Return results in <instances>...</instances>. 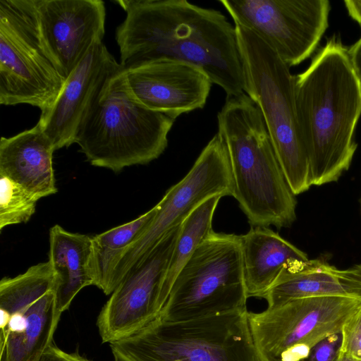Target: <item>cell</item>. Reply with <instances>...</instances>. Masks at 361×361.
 Masks as SVG:
<instances>
[{"instance_id": "cell-1", "label": "cell", "mask_w": 361, "mask_h": 361, "mask_svg": "<svg viewBox=\"0 0 361 361\" xmlns=\"http://www.w3.org/2000/svg\"><path fill=\"white\" fill-rule=\"evenodd\" d=\"M126 11L115 38L123 68L159 60L192 64L227 97L244 92L236 30L219 11L186 0H117Z\"/></svg>"}, {"instance_id": "cell-2", "label": "cell", "mask_w": 361, "mask_h": 361, "mask_svg": "<svg viewBox=\"0 0 361 361\" xmlns=\"http://www.w3.org/2000/svg\"><path fill=\"white\" fill-rule=\"evenodd\" d=\"M295 101L312 185L337 181L356 151L361 115V83L340 39L331 38L295 75Z\"/></svg>"}, {"instance_id": "cell-3", "label": "cell", "mask_w": 361, "mask_h": 361, "mask_svg": "<svg viewBox=\"0 0 361 361\" xmlns=\"http://www.w3.org/2000/svg\"><path fill=\"white\" fill-rule=\"evenodd\" d=\"M217 122L229 156L233 197L249 223L252 227L290 226L296 219L295 195L257 105L245 92L227 97Z\"/></svg>"}, {"instance_id": "cell-4", "label": "cell", "mask_w": 361, "mask_h": 361, "mask_svg": "<svg viewBox=\"0 0 361 361\" xmlns=\"http://www.w3.org/2000/svg\"><path fill=\"white\" fill-rule=\"evenodd\" d=\"M174 121L133 97L121 66L88 111L75 143L92 166L118 173L157 159L167 147Z\"/></svg>"}, {"instance_id": "cell-5", "label": "cell", "mask_w": 361, "mask_h": 361, "mask_svg": "<svg viewBox=\"0 0 361 361\" xmlns=\"http://www.w3.org/2000/svg\"><path fill=\"white\" fill-rule=\"evenodd\" d=\"M235 27L244 71V92L262 112L293 193L301 194L312 182L296 114L295 75L263 39L241 25L235 24Z\"/></svg>"}, {"instance_id": "cell-6", "label": "cell", "mask_w": 361, "mask_h": 361, "mask_svg": "<svg viewBox=\"0 0 361 361\" xmlns=\"http://www.w3.org/2000/svg\"><path fill=\"white\" fill-rule=\"evenodd\" d=\"M109 344L114 361H262L247 308L180 322L159 317Z\"/></svg>"}, {"instance_id": "cell-7", "label": "cell", "mask_w": 361, "mask_h": 361, "mask_svg": "<svg viewBox=\"0 0 361 361\" xmlns=\"http://www.w3.org/2000/svg\"><path fill=\"white\" fill-rule=\"evenodd\" d=\"M240 237L214 231L174 280L159 317L180 322L247 308Z\"/></svg>"}, {"instance_id": "cell-8", "label": "cell", "mask_w": 361, "mask_h": 361, "mask_svg": "<svg viewBox=\"0 0 361 361\" xmlns=\"http://www.w3.org/2000/svg\"><path fill=\"white\" fill-rule=\"evenodd\" d=\"M360 305L361 298L344 295L297 299L248 312V323L262 361H306L317 343L341 332Z\"/></svg>"}, {"instance_id": "cell-9", "label": "cell", "mask_w": 361, "mask_h": 361, "mask_svg": "<svg viewBox=\"0 0 361 361\" xmlns=\"http://www.w3.org/2000/svg\"><path fill=\"white\" fill-rule=\"evenodd\" d=\"M66 79L39 42L24 0H0V104L47 111Z\"/></svg>"}, {"instance_id": "cell-10", "label": "cell", "mask_w": 361, "mask_h": 361, "mask_svg": "<svg viewBox=\"0 0 361 361\" xmlns=\"http://www.w3.org/2000/svg\"><path fill=\"white\" fill-rule=\"evenodd\" d=\"M48 261L0 281V361H39L52 343L61 315Z\"/></svg>"}, {"instance_id": "cell-11", "label": "cell", "mask_w": 361, "mask_h": 361, "mask_svg": "<svg viewBox=\"0 0 361 361\" xmlns=\"http://www.w3.org/2000/svg\"><path fill=\"white\" fill-rule=\"evenodd\" d=\"M233 190L228 150L217 133L185 176L171 186L158 202L159 209L150 226L121 254L112 275V292L131 267L196 207L214 196H233Z\"/></svg>"}, {"instance_id": "cell-12", "label": "cell", "mask_w": 361, "mask_h": 361, "mask_svg": "<svg viewBox=\"0 0 361 361\" xmlns=\"http://www.w3.org/2000/svg\"><path fill=\"white\" fill-rule=\"evenodd\" d=\"M234 21L263 39L289 67L311 56L328 27V0H219Z\"/></svg>"}, {"instance_id": "cell-13", "label": "cell", "mask_w": 361, "mask_h": 361, "mask_svg": "<svg viewBox=\"0 0 361 361\" xmlns=\"http://www.w3.org/2000/svg\"><path fill=\"white\" fill-rule=\"evenodd\" d=\"M180 226L168 231L113 291L97 320L102 343L128 338L160 316L169 298L165 280Z\"/></svg>"}, {"instance_id": "cell-14", "label": "cell", "mask_w": 361, "mask_h": 361, "mask_svg": "<svg viewBox=\"0 0 361 361\" xmlns=\"http://www.w3.org/2000/svg\"><path fill=\"white\" fill-rule=\"evenodd\" d=\"M44 51L66 80L93 45L102 42V0H24Z\"/></svg>"}, {"instance_id": "cell-15", "label": "cell", "mask_w": 361, "mask_h": 361, "mask_svg": "<svg viewBox=\"0 0 361 361\" xmlns=\"http://www.w3.org/2000/svg\"><path fill=\"white\" fill-rule=\"evenodd\" d=\"M123 69L128 88L139 103L175 120L202 109L212 85L204 71L182 61L159 60Z\"/></svg>"}, {"instance_id": "cell-16", "label": "cell", "mask_w": 361, "mask_h": 361, "mask_svg": "<svg viewBox=\"0 0 361 361\" xmlns=\"http://www.w3.org/2000/svg\"><path fill=\"white\" fill-rule=\"evenodd\" d=\"M121 66L104 44L98 42L66 78L56 101L37 122L56 150L75 143L88 111Z\"/></svg>"}, {"instance_id": "cell-17", "label": "cell", "mask_w": 361, "mask_h": 361, "mask_svg": "<svg viewBox=\"0 0 361 361\" xmlns=\"http://www.w3.org/2000/svg\"><path fill=\"white\" fill-rule=\"evenodd\" d=\"M52 142L37 123L0 140V176L22 186L39 200L57 192Z\"/></svg>"}, {"instance_id": "cell-18", "label": "cell", "mask_w": 361, "mask_h": 361, "mask_svg": "<svg viewBox=\"0 0 361 361\" xmlns=\"http://www.w3.org/2000/svg\"><path fill=\"white\" fill-rule=\"evenodd\" d=\"M327 295L361 298V284L320 259L293 261L283 267L264 296L269 308L290 300Z\"/></svg>"}, {"instance_id": "cell-19", "label": "cell", "mask_w": 361, "mask_h": 361, "mask_svg": "<svg viewBox=\"0 0 361 361\" xmlns=\"http://www.w3.org/2000/svg\"><path fill=\"white\" fill-rule=\"evenodd\" d=\"M247 297L264 298L282 269L307 255L268 227H252L240 235Z\"/></svg>"}, {"instance_id": "cell-20", "label": "cell", "mask_w": 361, "mask_h": 361, "mask_svg": "<svg viewBox=\"0 0 361 361\" xmlns=\"http://www.w3.org/2000/svg\"><path fill=\"white\" fill-rule=\"evenodd\" d=\"M91 255L92 237L67 231L59 225L50 228L49 261L54 272L56 305L60 314L83 288L94 285Z\"/></svg>"}, {"instance_id": "cell-21", "label": "cell", "mask_w": 361, "mask_h": 361, "mask_svg": "<svg viewBox=\"0 0 361 361\" xmlns=\"http://www.w3.org/2000/svg\"><path fill=\"white\" fill-rule=\"evenodd\" d=\"M159 209L157 203L137 219L92 237L94 285L106 295L112 293V275L121 254L147 229Z\"/></svg>"}, {"instance_id": "cell-22", "label": "cell", "mask_w": 361, "mask_h": 361, "mask_svg": "<svg viewBox=\"0 0 361 361\" xmlns=\"http://www.w3.org/2000/svg\"><path fill=\"white\" fill-rule=\"evenodd\" d=\"M216 195L196 207L182 222L165 280L169 295L175 279L199 245L213 231V216L221 198Z\"/></svg>"}, {"instance_id": "cell-23", "label": "cell", "mask_w": 361, "mask_h": 361, "mask_svg": "<svg viewBox=\"0 0 361 361\" xmlns=\"http://www.w3.org/2000/svg\"><path fill=\"white\" fill-rule=\"evenodd\" d=\"M37 200L18 183L0 176V230L27 222L35 212Z\"/></svg>"}, {"instance_id": "cell-24", "label": "cell", "mask_w": 361, "mask_h": 361, "mask_svg": "<svg viewBox=\"0 0 361 361\" xmlns=\"http://www.w3.org/2000/svg\"><path fill=\"white\" fill-rule=\"evenodd\" d=\"M341 336L339 352L361 361V305L345 322Z\"/></svg>"}, {"instance_id": "cell-25", "label": "cell", "mask_w": 361, "mask_h": 361, "mask_svg": "<svg viewBox=\"0 0 361 361\" xmlns=\"http://www.w3.org/2000/svg\"><path fill=\"white\" fill-rule=\"evenodd\" d=\"M341 332L329 335L312 349L306 361H334L341 345Z\"/></svg>"}, {"instance_id": "cell-26", "label": "cell", "mask_w": 361, "mask_h": 361, "mask_svg": "<svg viewBox=\"0 0 361 361\" xmlns=\"http://www.w3.org/2000/svg\"><path fill=\"white\" fill-rule=\"evenodd\" d=\"M39 361H90L80 355L78 351L69 353L60 349L52 343L42 355Z\"/></svg>"}, {"instance_id": "cell-27", "label": "cell", "mask_w": 361, "mask_h": 361, "mask_svg": "<svg viewBox=\"0 0 361 361\" xmlns=\"http://www.w3.org/2000/svg\"><path fill=\"white\" fill-rule=\"evenodd\" d=\"M348 52L353 69L361 83V38L348 50Z\"/></svg>"}, {"instance_id": "cell-28", "label": "cell", "mask_w": 361, "mask_h": 361, "mask_svg": "<svg viewBox=\"0 0 361 361\" xmlns=\"http://www.w3.org/2000/svg\"><path fill=\"white\" fill-rule=\"evenodd\" d=\"M349 16L361 25V0L344 1Z\"/></svg>"}, {"instance_id": "cell-29", "label": "cell", "mask_w": 361, "mask_h": 361, "mask_svg": "<svg viewBox=\"0 0 361 361\" xmlns=\"http://www.w3.org/2000/svg\"><path fill=\"white\" fill-rule=\"evenodd\" d=\"M345 274L361 284V264L344 270Z\"/></svg>"}, {"instance_id": "cell-30", "label": "cell", "mask_w": 361, "mask_h": 361, "mask_svg": "<svg viewBox=\"0 0 361 361\" xmlns=\"http://www.w3.org/2000/svg\"><path fill=\"white\" fill-rule=\"evenodd\" d=\"M334 361H357V360L339 352Z\"/></svg>"}, {"instance_id": "cell-31", "label": "cell", "mask_w": 361, "mask_h": 361, "mask_svg": "<svg viewBox=\"0 0 361 361\" xmlns=\"http://www.w3.org/2000/svg\"><path fill=\"white\" fill-rule=\"evenodd\" d=\"M360 209H361V199H360Z\"/></svg>"}]
</instances>
